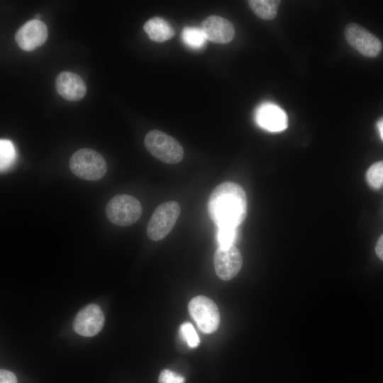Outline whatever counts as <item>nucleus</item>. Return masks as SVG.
Wrapping results in <instances>:
<instances>
[{
    "label": "nucleus",
    "mask_w": 383,
    "mask_h": 383,
    "mask_svg": "<svg viewBox=\"0 0 383 383\" xmlns=\"http://www.w3.org/2000/svg\"><path fill=\"white\" fill-rule=\"evenodd\" d=\"M255 120L260 128L270 132H280L288 126L284 111L271 102L263 103L256 109Z\"/></svg>",
    "instance_id": "9d476101"
},
{
    "label": "nucleus",
    "mask_w": 383,
    "mask_h": 383,
    "mask_svg": "<svg viewBox=\"0 0 383 383\" xmlns=\"http://www.w3.org/2000/svg\"><path fill=\"white\" fill-rule=\"evenodd\" d=\"M375 252L377 257L383 261V234L379 238L377 242Z\"/></svg>",
    "instance_id": "5701e85b"
},
{
    "label": "nucleus",
    "mask_w": 383,
    "mask_h": 383,
    "mask_svg": "<svg viewBox=\"0 0 383 383\" xmlns=\"http://www.w3.org/2000/svg\"><path fill=\"white\" fill-rule=\"evenodd\" d=\"M244 189L233 182H225L211 192L207 209L211 219L220 227L238 228L247 215Z\"/></svg>",
    "instance_id": "f257e3e1"
},
{
    "label": "nucleus",
    "mask_w": 383,
    "mask_h": 383,
    "mask_svg": "<svg viewBox=\"0 0 383 383\" xmlns=\"http://www.w3.org/2000/svg\"><path fill=\"white\" fill-rule=\"evenodd\" d=\"M377 128L379 132V137L383 141V117L379 118L377 122Z\"/></svg>",
    "instance_id": "b1692460"
},
{
    "label": "nucleus",
    "mask_w": 383,
    "mask_h": 383,
    "mask_svg": "<svg viewBox=\"0 0 383 383\" xmlns=\"http://www.w3.org/2000/svg\"><path fill=\"white\" fill-rule=\"evenodd\" d=\"M183 42L192 49L202 48L207 40L201 28L196 27H185L182 32Z\"/></svg>",
    "instance_id": "dca6fc26"
},
{
    "label": "nucleus",
    "mask_w": 383,
    "mask_h": 383,
    "mask_svg": "<svg viewBox=\"0 0 383 383\" xmlns=\"http://www.w3.org/2000/svg\"><path fill=\"white\" fill-rule=\"evenodd\" d=\"M1 171L8 169L14 162L16 152L13 145L10 140H0Z\"/></svg>",
    "instance_id": "a211bd4d"
},
{
    "label": "nucleus",
    "mask_w": 383,
    "mask_h": 383,
    "mask_svg": "<svg viewBox=\"0 0 383 383\" xmlns=\"http://www.w3.org/2000/svg\"><path fill=\"white\" fill-rule=\"evenodd\" d=\"M190 316L199 330L206 334L216 331L220 323V313L216 304L205 296H197L188 305Z\"/></svg>",
    "instance_id": "423d86ee"
},
{
    "label": "nucleus",
    "mask_w": 383,
    "mask_h": 383,
    "mask_svg": "<svg viewBox=\"0 0 383 383\" xmlns=\"http://www.w3.org/2000/svg\"><path fill=\"white\" fill-rule=\"evenodd\" d=\"M0 383H18L16 375L11 371L1 369L0 371Z\"/></svg>",
    "instance_id": "4be33fe9"
},
{
    "label": "nucleus",
    "mask_w": 383,
    "mask_h": 383,
    "mask_svg": "<svg viewBox=\"0 0 383 383\" xmlns=\"http://www.w3.org/2000/svg\"><path fill=\"white\" fill-rule=\"evenodd\" d=\"M144 144L152 155L165 163L174 165L183 159L182 146L175 138L162 131H149L145 135Z\"/></svg>",
    "instance_id": "7ed1b4c3"
},
{
    "label": "nucleus",
    "mask_w": 383,
    "mask_h": 383,
    "mask_svg": "<svg viewBox=\"0 0 383 383\" xmlns=\"http://www.w3.org/2000/svg\"><path fill=\"white\" fill-rule=\"evenodd\" d=\"M213 264L220 279L225 281L232 279L242 267L241 253L235 245L219 246L214 253Z\"/></svg>",
    "instance_id": "6e6552de"
},
{
    "label": "nucleus",
    "mask_w": 383,
    "mask_h": 383,
    "mask_svg": "<svg viewBox=\"0 0 383 383\" xmlns=\"http://www.w3.org/2000/svg\"><path fill=\"white\" fill-rule=\"evenodd\" d=\"M142 206L134 196L119 194L107 203L105 212L107 218L118 226H128L135 223L142 214Z\"/></svg>",
    "instance_id": "20e7f679"
},
{
    "label": "nucleus",
    "mask_w": 383,
    "mask_h": 383,
    "mask_svg": "<svg viewBox=\"0 0 383 383\" xmlns=\"http://www.w3.org/2000/svg\"><path fill=\"white\" fill-rule=\"evenodd\" d=\"M280 1L277 0H250L248 4L259 18L264 20H272L277 16Z\"/></svg>",
    "instance_id": "2eb2a0df"
},
{
    "label": "nucleus",
    "mask_w": 383,
    "mask_h": 383,
    "mask_svg": "<svg viewBox=\"0 0 383 383\" xmlns=\"http://www.w3.org/2000/svg\"><path fill=\"white\" fill-rule=\"evenodd\" d=\"M143 29L149 38L155 42H164L171 39L174 35V30L172 25L160 17L149 19L144 24Z\"/></svg>",
    "instance_id": "4468645a"
},
{
    "label": "nucleus",
    "mask_w": 383,
    "mask_h": 383,
    "mask_svg": "<svg viewBox=\"0 0 383 383\" xmlns=\"http://www.w3.org/2000/svg\"><path fill=\"white\" fill-rule=\"evenodd\" d=\"M345 36L348 44L364 56L374 57L382 50V45L379 38L359 24H348Z\"/></svg>",
    "instance_id": "0eeeda50"
},
{
    "label": "nucleus",
    "mask_w": 383,
    "mask_h": 383,
    "mask_svg": "<svg viewBox=\"0 0 383 383\" xmlns=\"http://www.w3.org/2000/svg\"><path fill=\"white\" fill-rule=\"evenodd\" d=\"M104 323V315L96 304H89L82 309L73 322L74 331L82 336L91 337L98 334Z\"/></svg>",
    "instance_id": "1a4fd4ad"
},
{
    "label": "nucleus",
    "mask_w": 383,
    "mask_h": 383,
    "mask_svg": "<svg viewBox=\"0 0 383 383\" xmlns=\"http://www.w3.org/2000/svg\"><path fill=\"white\" fill-rule=\"evenodd\" d=\"M180 214V206L174 201L159 205L148 221L146 232L154 241H159L167 236L174 228Z\"/></svg>",
    "instance_id": "39448f33"
},
{
    "label": "nucleus",
    "mask_w": 383,
    "mask_h": 383,
    "mask_svg": "<svg viewBox=\"0 0 383 383\" xmlns=\"http://www.w3.org/2000/svg\"><path fill=\"white\" fill-rule=\"evenodd\" d=\"M238 239V228L220 227L218 231L219 246H229L235 244Z\"/></svg>",
    "instance_id": "6ab92c4d"
},
{
    "label": "nucleus",
    "mask_w": 383,
    "mask_h": 383,
    "mask_svg": "<svg viewBox=\"0 0 383 383\" xmlns=\"http://www.w3.org/2000/svg\"><path fill=\"white\" fill-rule=\"evenodd\" d=\"M48 38V28L40 20L33 19L23 24L16 32L15 40L20 48L31 51L42 45Z\"/></svg>",
    "instance_id": "9b49d317"
},
{
    "label": "nucleus",
    "mask_w": 383,
    "mask_h": 383,
    "mask_svg": "<svg viewBox=\"0 0 383 383\" xmlns=\"http://www.w3.org/2000/svg\"><path fill=\"white\" fill-rule=\"evenodd\" d=\"M57 93L68 101L82 99L87 93V86L82 78L72 72L60 73L55 79Z\"/></svg>",
    "instance_id": "ddd939ff"
},
{
    "label": "nucleus",
    "mask_w": 383,
    "mask_h": 383,
    "mask_svg": "<svg viewBox=\"0 0 383 383\" xmlns=\"http://www.w3.org/2000/svg\"><path fill=\"white\" fill-rule=\"evenodd\" d=\"M366 179L372 189H378L383 186V161L377 162L369 167Z\"/></svg>",
    "instance_id": "f3484780"
},
{
    "label": "nucleus",
    "mask_w": 383,
    "mask_h": 383,
    "mask_svg": "<svg viewBox=\"0 0 383 383\" xmlns=\"http://www.w3.org/2000/svg\"><path fill=\"white\" fill-rule=\"evenodd\" d=\"M159 383H184V377L168 369L163 370L158 378Z\"/></svg>",
    "instance_id": "412c9836"
},
{
    "label": "nucleus",
    "mask_w": 383,
    "mask_h": 383,
    "mask_svg": "<svg viewBox=\"0 0 383 383\" xmlns=\"http://www.w3.org/2000/svg\"><path fill=\"white\" fill-rule=\"evenodd\" d=\"M180 333L188 345L194 348L199 344V338L193 326L189 322H184L180 326Z\"/></svg>",
    "instance_id": "aec40b11"
},
{
    "label": "nucleus",
    "mask_w": 383,
    "mask_h": 383,
    "mask_svg": "<svg viewBox=\"0 0 383 383\" xmlns=\"http://www.w3.org/2000/svg\"><path fill=\"white\" fill-rule=\"evenodd\" d=\"M201 30L207 40L219 44L231 42L235 35L233 24L219 16L206 17L201 23Z\"/></svg>",
    "instance_id": "f8f14e48"
},
{
    "label": "nucleus",
    "mask_w": 383,
    "mask_h": 383,
    "mask_svg": "<svg viewBox=\"0 0 383 383\" xmlns=\"http://www.w3.org/2000/svg\"><path fill=\"white\" fill-rule=\"evenodd\" d=\"M69 166L75 176L89 181L101 179L107 170L104 157L90 148L75 151L70 159Z\"/></svg>",
    "instance_id": "f03ea898"
}]
</instances>
